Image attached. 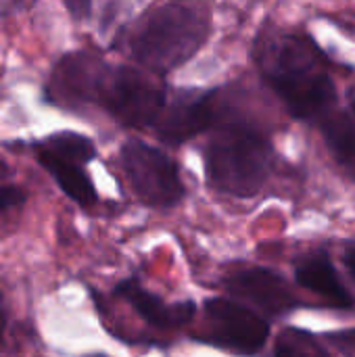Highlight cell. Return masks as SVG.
I'll use <instances>...</instances> for the list:
<instances>
[{
	"label": "cell",
	"instance_id": "obj_14",
	"mask_svg": "<svg viewBox=\"0 0 355 357\" xmlns=\"http://www.w3.org/2000/svg\"><path fill=\"white\" fill-rule=\"evenodd\" d=\"M270 357H331L320 339L299 326H287L274 341Z\"/></svg>",
	"mask_w": 355,
	"mask_h": 357
},
{
	"label": "cell",
	"instance_id": "obj_20",
	"mask_svg": "<svg viewBox=\"0 0 355 357\" xmlns=\"http://www.w3.org/2000/svg\"><path fill=\"white\" fill-rule=\"evenodd\" d=\"M352 111H354V115H355V98L352 100Z\"/></svg>",
	"mask_w": 355,
	"mask_h": 357
},
{
	"label": "cell",
	"instance_id": "obj_19",
	"mask_svg": "<svg viewBox=\"0 0 355 357\" xmlns=\"http://www.w3.org/2000/svg\"><path fill=\"white\" fill-rule=\"evenodd\" d=\"M4 174H6V165H4V163L0 161V178H2Z\"/></svg>",
	"mask_w": 355,
	"mask_h": 357
},
{
	"label": "cell",
	"instance_id": "obj_2",
	"mask_svg": "<svg viewBox=\"0 0 355 357\" xmlns=\"http://www.w3.org/2000/svg\"><path fill=\"white\" fill-rule=\"evenodd\" d=\"M211 8L203 2H163L146 8L128 36L130 56L165 75L188 63L209 40Z\"/></svg>",
	"mask_w": 355,
	"mask_h": 357
},
{
	"label": "cell",
	"instance_id": "obj_7",
	"mask_svg": "<svg viewBox=\"0 0 355 357\" xmlns=\"http://www.w3.org/2000/svg\"><path fill=\"white\" fill-rule=\"evenodd\" d=\"M222 287L236 301L253 307L266 318H282L303 305L287 278L264 266L234 268L222 278Z\"/></svg>",
	"mask_w": 355,
	"mask_h": 357
},
{
	"label": "cell",
	"instance_id": "obj_8",
	"mask_svg": "<svg viewBox=\"0 0 355 357\" xmlns=\"http://www.w3.org/2000/svg\"><path fill=\"white\" fill-rule=\"evenodd\" d=\"M220 90H180L167 98V105L161 113V117L155 123V134L159 140L172 146H180L209 130L216 128V123L222 117Z\"/></svg>",
	"mask_w": 355,
	"mask_h": 357
},
{
	"label": "cell",
	"instance_id": "obj_18",
	"mask_svg": "<svg viewBox=\"0 0 355 357\" xmlns=\"http://www.w3.org/2000/svg\"><path fill=\"white\" fill-rule=\"evenodd\" d=\"M6 324H8V318H6V305H4V297H2V293H0V343H2V339H4Z\"/></svg>",
	"mask_w": 355,
	"mask_h": 357
},
{
	"label": "cell",
	"instance_id": "obj_5",
	"mask_svg": "<svg viewBox=\"0 0 355 357\" xmlns=\"http://www.w3.org/2000/svg\"><path fill=\"white\" fill-rule=\"evenodd\" d=\"M121 169L136 195V199L155 209H172L182 203L186 186L180 176L176 159L140 140L128 138L119 149Z\"/></svg>",
	"mask_w": 355,
	"mask_h": 357
},
{
	"label": "cell",
	"instance_id": "obj_12",
	"mask_svg": "<svg viewBox=\"0 0 355 357\" xmlns=\"http://www.w3.org/2000/svg\"><path fill=\"white\" fill-rule=\"evenodd\" d=\"M320 136L331 153V157L335 159L337 167L355 182V121L354 117L343 111L337 109L335 113H331L320 126Z\"/></svg>",
	"mask_w": 355,
	"mask_h": 357
},
{
	"label": "cell",
	"instance_id": "obj_6",
	"mask_svg": "<svg viewBox=\"0 0 355 357\" xmlns=\"http://www.w3.org/2000/svg\"><path fill=\"white\" fill-rule=\"evenodd\" d=\"M192 339L234 356L253 357L270 341V322L236 299L211 297L203 303V331Z\"/></svg>",
	"mask_w": 355,
	"mask_h": 357
},
{
	"label": "cell",
	"instance_id": "obj_13",
	"mask_svg": "<svg viewBox=\"0 0 355 357\" xmlns=\"http://www.w3.org/2000/svg\"><path fill=\"white\" fill-rule=\"evenodd\" d=\"M33 146L44 149V151L61 157V159L73 161V163L84 165V167L96 159L94 142L88 136L77 134V132H56V134H50L48 138L36 142Z\"/></svg>",
	"mask_w": 355,
	"mask_h": 357
},
{
	"label": "cell",
	"instance_id": "obj_10",
	"mask_svg": "<svg viewBox=\"0 0 355 357\" xmlns=\"http://www.w3.org/2000/svg\"><path fill=\"white\" fill-rule=\"evenodd\" d=\"M295 282L314 293L316 297L324 299L335 310H354V293L341 280L335 261L326 249H314L303 253L295 261Z\"/></svg>",
	"mask_w": 355,
	"mask_h": 357
},
{
	"label": "cell",
	"instance_id": "obj_3",
	"mask_svg": "<svg viewBox=\"0 0 355 357\" xmlns=\"http://www.w3.org/2000/svg\"><path fill=\"white\" fill-rule=\"evenodd\" d=\"M207 186L234 199L259 195L272 174L274 146L266 132L247 119L222 115L203 149Z\"/></svg>",
	"mask_w": 355,
	"mask_h": 357
},
{
	"label": "cell",
	"instance_id": "obj_1",
	"mask_svg": "<svg viewBox=\"0 0 355 357\" xmlns=\"http://www.w3.org/2000/svg\"><path fill=\"white\" fill-rule=\"evenodd\" d=\"M253 61L293 119L318 128L339 109L328 61L308 33L266 25L253 42Z\"/></svg>",
	"mask_w": 355,
	"mask_h": 357
},
{
	"label": "cell",
	"instance_id": "obj_16",
	"mask_svg": "<svg viewBox=\"0 0 355 357\" xmlns=\"http://www.w3.org/2000/svg\"><path fill=\"white\" fill-rule=\"evenodd\" d=\"M25 203V190L19 186H0V211L19 207Z\"/></svg>",
	"mask_w": 355,
	"mask_h": 357
},
{
	"label": "cell",
	"instance_id": "obj_21",
	"mask_svg": "<svg viewBox=\"0 0 355 357\" xmlns=\"http://www.w3.org/2000/svg\"><path fill=\"white\" fill-rule=\"evenodd\" d=\"M90 357H107V356H100V354H98V356H90Z\"/></svg>",
	"mask_w": 355,
	"mask_h": 357
},
{
	"label": "cell",
	"instance_id": "obj_15",
	"mask_svg": "<svg viewBox=\"0 0 355 357\" xmlns=\"http://www.w3.org/2000/svg\"><path fill=\"white\" fill-rule=\"evenodd\" d=\"M322 339L343 357H355V328L333 331V333H326Z\"/></svg>",
	"mask_w": 355,
	"mask_h": 357
},
{
	"label": "cell",
	"instance_id": "obj_17",
	"mask_svg": "<svg viewBox=\"0 0 355 357\" xmlns=\"http://www.w3.org/2000/svg\"><path fill=\"white\" fill-rule=\"evenodd\" d=\"M343 266H345V270H347V274H349V278L354 280L355 284V243H349L345 249H343Z\"/></svg>",
	"mask_w": 355,
	"mask_h": 357
},
{
	"label": "cell",
	"instance_id": "obj_4",
	"mask_svg": "<svg viewBox=\"0 0 355 357\" xmlns=\"http://www.w3.org/2000/svg\"><path fill=\"white\" fill-rule=\"evenodd\" d=\"M165 84L142 67L109 65L92 56L80 86V109L98 107L130 130L155 128L167 105Z\"/></svg>",
	"mask_w": 355,
	"mask_h": 357
},
{
	"label": "cell",
	"instance_id": "obj_11",
	"mask_svg": "<svg viewBox=\"0 0 355 357\" xmlns=\"http://www.w3.org/2000/svg\"><path fill=\"white\" fill-rule=\"evenodd\" d=\"M33 151H36V159L40 161V165L54 178L59 188L71 201H75L82 207H90L96 203L98 195H96V188H94L88 172L84 169V165L61 159V157H56L44 149H38V146H33Z\"/></svg>",
	"mask_w": 355,
	"mask_h": 357
},
{
	"label": "cell",
	"instance_id": "obj_9",
	"mask_svg": "<svg viewBox=\"0 0 355 357\" xmlns=\"http://www.w3.org/2000/svg\"><path fill=\"white\" fill-rule=\"evenodd\" d=\"M113 293L157 331H180L188 326L199 312L197 303L190 299L165 303L159 295L146 291L138 278H126L117 282Z\"/></svg>",
	"mask_w": 355,
	"mask_h": 357
}]
</instances>
